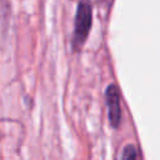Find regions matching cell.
Segmentation results:
<instances>
[{
	"mask_svg": "<svg viewBox=\"0 0 160 160\" xmlns=\"http://www.w3.org/2000/svg\"><path fill=\"white\" fill-rule=\"evenodd\" d=\"M122 160H136V149L134 145H128L124 148Z\"/></svg>",
	"mask_w": 160,
	"mask_h": 160,
	"instance_id": "3",
	"label": "cell"
},
{
	"mask_svg": "<svg viewBox=\"0 0 160 160\" xmlns=\"http://www.w3.org/2000/svg\"><path fill=\"white\" fill-rule=\"evenodd\" d=\"M106 105L109 110V120L112 128H118L121 120V108H120V95L118 88L111 84L106 88L105 91Z\"/></svg>",
	"mask_w": 160,
	"mask_h": 160,
	"instance_id": "2",
	"label": "cell"
},
{
	"mask_svg": "<svg viewBox=\"0 0 160 160\" xmlns=\"http://www.w3.org/2000/svg\"><path fill=\"white\" fill-rule=\"evenodd\" d=\"M92 10L91 4L89 0H80L76 9L75 15V28H74V38H72V46L75 50H79L85 40L88 39L91 20H92Z\"/></svg>",
	"mask_w": 160,
	"mask_h": 160,
	"instance_id": "1",
	"label": "cell"
},
{
	"mask_svg": "<svg viewBox=\"0 0 160 160\" xmlns=\"http://www.w3.org/2000/svg\"><path fill=\"white\" fill-rule=\"evenodd\" d=\"M8 16H9V1L0 0V18L8 19Z\"/></svg>",
	"mask_w": 160,
	"mask_h": 160,
	"instance_id": "4",
	"label": "cell"
}]
</instances>
